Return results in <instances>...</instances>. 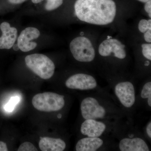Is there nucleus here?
<instances>
[{"instance_id":"9","label":"nucleus","mask_w":151,"mask_h":151,"mask_svg":"<svg viewBox=\"0 0 151 151\" xmlns=\"http://www.w3.org/2000/svg\"><path fill=\"white\" fill-rule=\"evenodd\" d=\"M121 151H149L150 147L143 136L134 134H124L120 138L118 144Z\"/></svg>"},{"instance_id":"5","label":"nucleus","mask_w":151,"mask_h":151,"mask_svg":"<svg viewBox=\"0 0 151 151\" xmlns=\"http://www.w3.org/2000/svg\"><path fill=\"white\" fill-rule=\"evenodd\" d=\"M32 104L38 111L56 112L63 108L65 101L63 95L54 92H46L35 95L32 99Z\"/></svg>"},{"instance_id":"28","label":"nucleus","mask_w":151,"mask_h":151,"mask_svg":"<svg viewBox=\"0 0 151 151\" xmlns=\"http://www.w3.org/2000/svg\"><path fill=\"white\" fill-rule=\"evenodd\" d=\"M137 1H139L141 2L145 3L147 2L150 1V0H137Z\"/></svg>"},{"instance_id":"25","label":"nucleus","mask_w":151,"mask_h":151,"mask_svg":"<svg viewBox=\"0 0 151 151\" xmlns=\"http://www.w3.org/2000/svg\"><path fill=\"white\" fill-rule=\"evenodd\" d=\"M26 0H8L9 2L12 4H20L23 3Z\"/></svg>"},{"instance_id":"6","label":"nucleus","mask_w":151,"mask_h":151,"mask_svg":"<svg viewBox=\"0 0 151 151\" xmlns=\"http://www.w3.org/2000/svg\"><path fill=\"white\" fill-rule=\"evenodd\" d=\"M96 119H85L81 124L80 132L85 137H105L111 132L114 133L118 123Z\"/></svg>"},{"instance_id":"27","label":"nucleus","mask_w":151,"mask_h":151,"mask_svg":"<svg viewBox=\"0 0 151 151\" xmlns=\"http://www.w3.org/2000/svg\"><path fill=\"white\" fill-rule=\"evenodd\" d=\"M44 0H32L33 3L34 4H38L41 2L42 1Z\"/></svg>"},{"instance_id":"4","label":"nucleus","mask_w":151,"mask_h":151,"mask_svg":"<svg viewBox=\"0 0 151 151\" xmlns=\"http://www.w3.org/2000/svg\"><path fill=\"white\" fill-rule=\"evenodd\" d=\"M25 61L28 68L42 79H49L54 74V63L45 55H29L26 57Z\"/></svg>"},{"instance_id":"22","label":"nucleus","mask_w":151,"mask_h":151,"mask_svg":"<svg viewBox=\"0 0 151 151\" xmlns=\"http://www.w3.org/2000/svg\"><path fill=\"white\" fill-rule=\"evenodd\" d=\"M145 9L146 12L148 14L149 16L151 17V0L145 3Z\"/></svg>"},{"instance_id":"8","label":"nucleus","mask_w":151,"mask_h":151,"mask_svg":"<svg viewBox=\"0 0 151 151\" xmlns=\"http://www.w3.org/2000/svg\"><path fill=\"white\" fill-rule=\"evenodd\" d=\"M68 88L90 92L99 90V86L94 76L85 73H78L70 76L65 82Z\"/></svg>"},{"instance_id":"21","label":"nucleus","mask_w":151,"mask_h":151,"mask_svg":"<svg viewBox=\"0 0 151 151\" xmlns=\"http://www.w3.org/2000/svg\"><path fill=\"white\" fill-rule=\"evenodd\" d=\"M144 39L147 43L151 42V30H148L145 32L144 33Z\"/></svg>"},{"instance_id":"19","label":"nucleus","mask_w":151,"mask_h":151,"mask_svg":"<svg viewBox=\"0 0 151 151\" xmlns=\"http://www.w3.org/2000/svg\"><path fill=\"white\" fill-rule=\"evenodd\" d=\"M142 53L143 56L147 59L151 60V43H144L142 45Z\"/></svg>"},{"instance_id":"13","label":"nucleus","mask_w":151,"mask_h":151,"mask_svg":"<svg viewBox=\"0 0 151 151\" xmlns=\"http://www.w3.org/2000/svg\"><path fill=\"white\" fill-rule=\"evenodd\" d=\"M2 35L0 37V49H10L12 47L17 37V30L11 27L9 23L4 22L0 25Z\"/></svg>"},{"instance_id":"10","label":"nucleus","mask_w":151,"mask_h":151,"mask_svg":"<svg viewBox=\"0 0 151 151\" xmlns=\"http://www.w3.org/2000/svg\"><path fill=\"white\" fill-rule=\"evenodd\" d=\"M98 52L103 57L111 56L112 53L119 59L124 60L127 57L125 45L116 39L109 38L103 41L99 45Z\"/></svg>"},{"instance_id":"2","label":"nucleus","mask_w":151,"mask_h":151,"mask_svg":"<svg viewBox=\"0 0 151 151\" xmlns=\"http://www.w3.org/2000/svg\"><path fill=\"white\" fill-rule=\"evenodd\" d=\"M74 9L80 20L97 25L111 24L117 12L113 0H76Z\"/></svg>"},{"instance_id":"16","label":"nucleus","mask_w":151,"mask_h":151,"mask_svg":"<svg viewBox=\"0 0 151 151\" xmlns=\"http://www.w3.org/2000/svg\"><path fill=\"white\" fill-rule=\"evenodd\" d=\"M45 8L46 10L50 11L58 8L62 4L63 0H46Z\"/></svg>"},{"instance_id":"24","label":"nucleus","mask_w":151,"mask_h":151,"mask_svg":"<svg viewBox=\"0 0 151 151\" xmlns=\"http://www.w3.org/2000/svg\"><path fill=\"white\" fill-rule=\"evenodd\" d=\"M8 151L6 144L4 142L0 141V151Z\"/></svg>"},{"instance_id":"1","label":"nucleus","mask_w":151,"mask_h":151,"mask_svg":"<svg viewBox=\"0 0 151 151\" xmlns=\"http://www.w3.org/2000/svg\"><path fill=\"white\" fill-rule=\"evenodd\" d=\"M80 111L83 119L117 122L126 115L121 107L103 94H86L81 100Z\"/></svg>"},{"instance_id":"18","label":"nucleus","mask_w":151,"mask_h":151,"mask_svg":"<svg viewBox=\"0 0 151 151\" xmlns=\"http://www.w3.org/2000/svg\"><path fill=\"white\" fill-rule=\"evenodd\" d=\"M19 101L20 98L18 96H15V97H11L8 103H7L5 106V110L7 112H12L14 109L16 105L19 103Z\"/></svg>"},{"instance_id":"3","label":"nucleus","mask_w":151,"mask_h":151,"mask_svg":"<svg viewBox=\"0 0 151 151\" xmlns=\"http://www.w3.org/2000/svg\"><path fill=\"white\" fill-rule=\"evenodd\" d=\"M113 91L125 113L133 111L137 103L136 89L132 81L122 80L113 85Z\"/></svg>"},{"instance_id":"12","label":"nucleus","mask_w":151,"mask_h":151,"mask_svg":"<svg viewBox=\"0 0 151 151\" xmlns=\"http://www.w3.org/2000/svg\"><path fill=\"white\" fill-rule=\"evenodd\" d=\"M105 137H84L78 141L75 146L76 151L101 150L106 146Z\"/></svg>"},{"instance_id":"11","label":"nucleus","mask_w":151,"mask_h":151,"mask_svg":"<svg viewBox=\"0 0 151 151\" xmlns=\"http://www.w3.org/2000/svg\"><path fill=\"white\" fill-rule=\"evenodd\" d=\"M40 35V32L35 27L26 28L21 33L17 40V45L21 51L27 52L34 49L37 43L31 41L37 39Z\"/></svg>"},{"instance_id":"7","label":"nucleus","mask_w":151,"mask_h":151,"mask_svg":"<svg viewBox=\"0 0 151 151\" xmlns=\"http://www.w3.org/2000/svg\"><path fill=\"white\" fill-rule=\"evenodd\" d=\"M70 49L73 58L79 62H91L95 58L94 47L90 40L85 37L73 39L70 42Z\"/></svg>"},{"instance_id":"20","label":"nucleus","mask_w":151,"mask_h":151,"mask_svg":"<svg viewBox=\"0 0 151 151\" xmlns=\"http://www.w3.org/2000/svg\"><path fill=\"white\" fill-rule=\"evenodd\" d=\"M37 149L32 143L25 142L20 145L18 151H37Z\"/></svg>"},{"instance_id":"26","label":"nucleus","mask_w":151,"mask_h":151,"mask_svg":"<svg viewBox=\"0 0 151 151\" xmlns=\"http://www.w3.org/2000/svg\"><path fill=\"white\" fill-rule=\"evenodd\" d=\"M12 47H13V49L14 50H15V51H17V50H19V49L17 44H14Z\"/></svg>"},{"instance_id":"14","label":"nucleus","mask_w":151,"mask_h":151,"mask_svg":"<svg viewBox=\"0 0 151 151\" xmlns=\"http://www.w3.org/2000/svg\"><path fill=\"white\" fill-rule=\"evenodd\" d=\"M39 143L40 149L42 151H63L66 148V144L62 139L48 137H40Z\"/></svg>"},{"instance_id":"23","label":"nucleus","mask_w":151,"mask_h":151,"mask_svg":"<svg viewBox=\"0 0 151 151\" xmlns=\"http://www.w3.org/2000/svg\"><path fill=\"white\" fill-rule=\"evenodd\" d=\"M146 133L149 139H151V122L150 120L146 127Z\"/></svg>"},{"instance_id":"17","label":"nucleus","mask_w":151,"mask_h":151,"mask_svg":"<svg viewBox=\"0 0 151 151\" xmlns=\"http://www.w3.org/2000/svg\"><path fill=\"white\" fill-rule=\"evenodd\" d=\"M138 29L141 33H144L148 30H151V20H141L138 24Z\"/></svg>"},{"instance_id":"15","label":"nucleus","mask_w":151,"mask_h":151,"mask_svg":"<svg viewBox=\"0 0 151 151\" xmlns=\"http://www.w3.org/2000/svg\"><path fill=\"white\" fill-rule=\"evenodd\" d=\"M141 99L147 103L149 108H151V81H147L143 85L140 92Z\"/></svg>"}]
</instances>
